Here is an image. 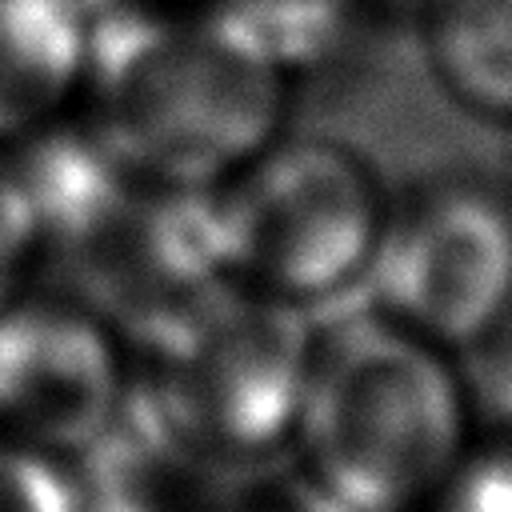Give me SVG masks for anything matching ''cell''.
<instances>
[{
  "mask_svg": "<svg viewBox=\"0 0 512 512\" xmlns=\"http://www.w3.org/2000/svg\"><path fill=\"white\" fill-rule=\"evenodd\" d=\"M292 80L216 0L92 16L80 112L132 176L216 188L288 120Z\"/></svg>",
  "mask_w": 512,
  "mask_h": 512,
  "instance_id": "obj_1",
  "label": "cell"
},
{
  "mask_svg": "<svg viewBox=\"0 0 512 512\" xmlns=\"http://www.w3.org/2000/svg\"><path fill=\"white\" fill-rule=\"evenodd\" d=\"M292 440L336 508L424 512L468 452V400L440 344L352 312L312 332Z\"/></svg>",
  "mask_w": 512,
  "mask_h": 512,
  "instance_id": "obj_2",
  "label": "cell"
},
{
  "mask_svg": "<svg viewBox=\"0 0 512 512\" xmlns=\"http://www.w3.org/2000/svg\"><path fill=\"white\" fill-rule=\"evenodd\" d=\"M212 200L228 280L304 312L364 284L388 220L368 160L328 136L280 132Z\"/></svg>",
  "mask_w": 512,
  "mask_h": 512,
  "instance_id": "obj_3",
  "label": "cell"
},
{
  "mask_svg": "<svg viewBox=\"0 0 512 512\" xmlns=\"http://www.w3.org/2000/svg\"><path fill=\"white\" fill-rule=\"evenodd\" d=\"M312 332L304 308L228 280L144 352L152 376L140 388L200 452L260 464L292 440Z\"/></svg>",
  "mask_w": 512,
  "mask_h": 512,
  "instance_id": "obj_4",
  "label": "cell"
},
{
  "mask_svg": "<svg viewBox=\"0 0 512 512\" xmlns=\"http://www.w3.org/2000/svg\"><path fill=\"white\" fill-rule=\"evenodd\" d=\"M364 280L380 316L444 352L484 340L512 312V204L484 184H432L388 204Z\"/></svg>",
  "mask_w": 512,
  "mask_h": 512,
  "instance_id": "obj_5",
  "label": "cell"
},
{
  "mask_svg": "<svg viewBox=\"0 0 512 512\" xmlns=\"http://www.w3.org/2000/svg\"><path fill=\"white\" fill-rule=\"evenodd\" d=\"M72 296L148 352L228 284L212 188L132 180L112 212L60 252Z\"/></svg>",
  "mask_w": 512,
  "mask_h": 512,
  "instance_id": "obj_6",
  "label": "cell"
},
{
  "mask_svg": "<svg viewBox=\"0 0 512 512\" xmlns=\"http://www.w3.org/2000/svg\"><path fill=\"white\" fill-rule=\"evenodd\" d=\"M128 396L124 340L72 292H20L0 308V432L80 456Z\"/></svg>",
  "mask_w": 512,
  "mask_h": 512,
  "instance_id": "obj_7",
  "label": "cell"
},
{
  "mask_svg": "<svg viewBox=\"0 0 512 512\" xmlns=\"http://www.w3.org/2000/svg\"><path fill=\"white\" fill-rule=\"evenodd\" d=\"M76 460L80 512H224L248 468L188 444L140 384Z\"/></svg>",
  "mask_w": 512,
  "mask_h": 512,
  "instance_id": "obj_8",
  "label": "cell"
},
{
  "mask_svg": "<svg viewBox=\"0 0 512 512\" xmlns=\"http://www.w3.org/2000/svg\"><path fill=\"white\" fill-rule=\"evenodd\" d=\"M88 56L84 0H0V152L80 112Z\"/></svg>",
  "mask_w": 512,
  "mask_h": 512,
  "instance_id": "obj_9",
  "label": "cell"
},
{
  "mask_svg": "<svg viewBox=\"0 0 512 512\" xmlns=\"http://www.w3.org/2000/svg\"><path fill=\"white\" fill-rule=\"evenodd\" d=\"M4 160L24 188L44 252L56 256L92 232L136 180L84 112H72L4 148Z\"/></svg>",
  "mask_w": 512,
  "mask_h": 512,
  "instance_id": "obj_10",
  "label": "cell"
},
{
  "mask_svg": "<svg viewBox=\"0 0 512 512\" xmlns=\"http://www.w3.org/2000/svg\"><path fill=\"white\" fill-rule=\"evenodd\" d=\"M424 56L448 100L512 120V0H424Z\"/></svg>",
  "mask_w": 512,
  "mask_h": 512,
  "instance_id": "obj_11",
  "label": "cell"
},
{
  "mask_svg": "<svg viewBox=\"0 0 512 512\" xmlns=\"http://www.w3.org/2000/svg\"><path fill=\"white\" fill-rule=\"evenodd\" d=\"M0 512H80L76 476L52 452L0 436Z\"/></svg>",
  "mask_w": 512,
  "mask_h": 512,
  "instance_id": "obj_12",
  "label": "cell"
},
{
  "mask_svg": "<svg viewBox=\"0 0 512 512\" xmlns=\"http://www.w3.org/2000/svg\"><path fill=\"white\" fill-rule=\"evenodd\" d=\"M424 512H512V436L468 448Z\"/></svg>",
  "mask_w": 512,
  "mask_h": 512,
  "instance_id": "obj_13",
  "label": "cell"
},
{
  "mask_svg": "<svg viewBox=\"0 0 512 512\" xmlns=\"http://www.w3.org/2000/svg\"><path fill=\"white\" fill-rule=\"evenodd\" d=\"M40 256H44V240L36 216L0 152V308L12 304L20 292H28V276Z\"/></svg>",
  "mask_w": 512,
  "mask_h": 512,
  "instance_id": "obj_14",
  "label": "cell"
},
{
  "mask_svg": "<svg viewBox=\"0 0 512 512\" xmlns=\"http://www.w3.org/2000/svg\"><path fill=\"white\" fill-rule=\"evenodd\" d=\"M160 4H180V0H84V8H88L92 16L132 12V8H160Z\"/></svg>",
  "mask_w": 512,
  "mask_h": 512,
  "instance_id": "obj_15",
  "label": "cell"
},
{
  "mask_svg": "<svg viewBox=\"0 0 512 512\" xmlns=\"http://www.w3.org/2000/svg\"><path fill=\"white\" fill-rule=\"evenodd\" d=\"M392 4H416V8H420V4H424V0H392Z\"/></svg>",
  "mask_w": 512,
  "mask_h": 512,
  "instance_id": "obj_16",
  "label": "cell"
}]
</instances>
